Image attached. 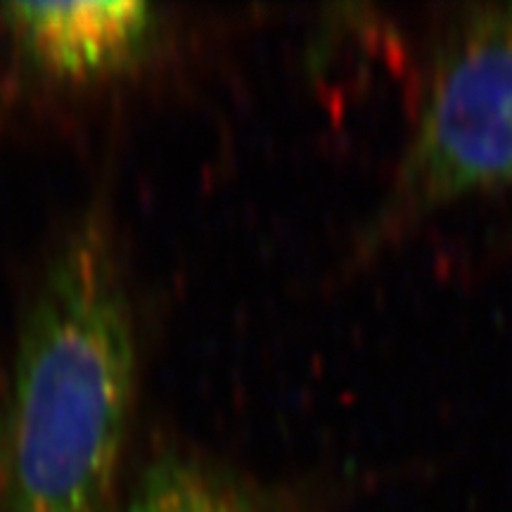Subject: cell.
Wrapping results in <instances>:
<instances>
[{
    "mask_svg": "<svg viewBox=\"0 0 512 512\" xmlns=\"http://www.w3.org/2000/svg\"><path fill=\"white\" fill-rule=\"evenodd\" d=\"M136 325L114 233L88 211L43 268L0 401V512H121Z\"/></svg>",
    "mask_w": 512,
    "mask_h": 512,
    "instance_id": "6da1fadb",
    "label": "cell"
},
{
    "mask_svg": "<svg viewBox=\"0 0 512 512\" xmlns=\"http://www.w3.org/2000/svg\"><path fill=\"white\" fill-rule=\"evenodd\" d=\"M512 176V8L472 19L441 57L408 169L439 200Z\"/></svg>",
    "mask_w": 512,
    "mask_h": 512,
    "instance_id": "7a4b0ae2",
    "label": "cell"
},
{
    "mask_svg": "<svg viewBox=\"0 0 512 512\" xmlns=\"http://www.w3.org/2000/svg\"><path fill=\"white\" fill-rule=\"evenodd\" d=\"M0 15L24 60L72 83L126 72L159 34L157 8L140 0L5 3Z\"/></svg>",
    "mask_w": 512,
    "mask_h": 512,
    "instance_id": "3957f363",
    "label": "cell"
},
{
    "mask_svg": "<svg viewBox=\"0 0 512 512\" xmlns=\"http://www.w3.org/2000/svg\"><path fill=\"white\" fill-rule=\"evenodd\" d=\"M121 512H266L252 491L207 460L162 453L140 472Z\"/></svg>",
    "mask_w": 512,
    "mask_h": 512,
    "instance_id": "277c9868",
    "label": "cell"
}]
</instances>
